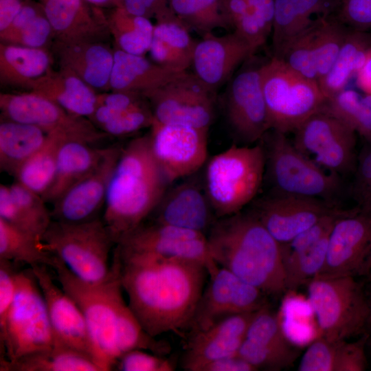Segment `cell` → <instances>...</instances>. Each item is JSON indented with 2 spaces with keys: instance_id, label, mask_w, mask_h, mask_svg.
I'll return each instance as SVG.
<instances>
[{
  "instance_id": "6da1fadb",
  "label": "cell",
  "mask_w": 371,
  "mask_h": 371,
  "mask_svg": "<svg viewBox=\"0 0 371 371\" xmlns=\"http://www.w3.org/2000/svg\"><path fill=\"white\" fill-rule=\"evenodd\" d=\"M128 305L152 337L188 330L209 273L202 263L126 251L115 246Z\"/></svg>"
},
{
  "instance_id": "7a4b0ae2",
  "label": "cell",
  "mask_w": 371,
  "mask_h": 371,
  "mask_svg": "<svg viewBox=\"0 0 371 371\" xmlns=\"http://www.w3.org/2000/svg\"><path fill=\"white\" fill-rule=\"evenodd\" d=\"M206 236L219 267L266 295L286 291L280 244L251 211L219 218Z\"/></svg>"
},
{
  "instance_id": "3957f363",
  "label": "cell",
  "mask_w": 371,
  "mask_h": 371,
  "mask_svg": "<svg viewBox=\"0 0 371 371\" xmlns=\"http://www.w3.org/2000/svg\"><path fill=\"white\" fill-rule=\"evenodd\" d=\"M168 185L149 133L122 148L108 183L102 218L115 245L153 213Z\"/></svg>"
},
{
  "instance_id": "277c9868",
  "label": "cell",
  "mask_w": 371,
  "mask_h": 371,
  "mask_svg": "<svg viewBox=\"0 0 371 371\" xmlns=\"http://www.w3.org/2000/svg\"><path fill=\"white\" fill-rule=\"evenodd\" d=\"M112 265L113 271L110 278L98 284H89L76 278L56 256L51 267L60 286L82 312L95 361L102 371L113 370L118 359L115 344L116 324L120 305L124 301L120 265L114 255Z\"/></svg>"
},
{
  "instance_id": "5b68a950",
  "label": "cell",
  "mask_w": 371,
  "mask_h": 371,
  "mask_svg": "<svg viewBox=\"0 0 371 371\" xmlns=\"http://www.w3.org/2000/svg\"><path fill=\"white\" fill-rule=\"evenodd\" d=\"M265 153L260 142L234 144L207 163L204 190L218 218L237 214L256 197L264 180Z\"/></svg>"
},
{
  "instance_id": "8992f818",
  "label": "cell",
  "mask_w": 371,
  "mask_h": 371,
  "mask_svg": "<svg viewBox=\"0 0 371 371\" xmlns=\"http://www.w3.org/2000/svg\"><path fill=\"white\" fill-rule=\"evenodd\" d=\"M271 192L315 198L339 206L342 177L324 170L300 152L286 133L269 131L260 141Z\"/></svg>"
},
{
  "instance_id": "52a82bcc",
  "label": "cell",
  "mask_w": 371,
  "mask_h": 371,
  "mask_svg": "<svg viewBox=\"0 0 371 371\" xmlns=\"http://www.w3.org/2000/svg\"><path fill=\"white\" fill-rule=\"evenodd\" d=\"M41 246L85 282L101 284L113 273L109 259L115 243L100 218L82 223L53 220L43 236Z\"/></svg>"
},
{
  "instance_id": "ba28073f",
  "label": "cell",
  "mask_w": 371,
  "mask_h": 371,
  "mask_svg": "<svg viewBox=\"0 0 371 371\" xmlns=\"http://www.w3.org/2000/svg\"><path fill=\"white\" fill-rule=\"evenodd\" d=\"M356 278L315 277L307 283L320 337L330 341L348 340L363 333L368 327L369 298Z\"/></svg>"
},
{
  "instance_id": "9c48e42d",
  "label": "cell",
  "mask_w": 371,
  "mask_h": 371,
  "mask_svg": "<svg viewBox=\"0 0 371 371\" xmlns=\"http://www.w3.org/2000/svg\"><path fill=\"white\" fill-rule=\"evenodd\" d=\"M262 89L271 130L293 133L305 120L322 110L327 98L318 83L271 57L261 68Z\"/></svg>"
},
{
  "instance_id": "30bf717a",
  "label": "cell",
  "mask_w": 371,
  "mask_h": 371,
  "mask_svg": "<svg viewBox=\"0 0 371 371\" xmlns=\"http://www.w3.org/2000/svg\"><path fill=\"white\" fill-rule=\"evenodd\" d=\"M0 340L4 351L1 358L8 361L54 345L46 302L30 267L17 273L15 297L0 328Z\"/></svg>"
},
{
  "instance_id": "8fae6325",
  "label": "cell",
  "mask_w": 371,
  "mask_h": 371,
  "mask_svg": "<svg viewBox=\"0 0 371 371\" xmlns=\"http://www.w3.org/2000/svg\"><path fill=\"white\" fill-rule=\"evenodd\" d=\"M356 132L324 109L293 132L295 148L324 170L343 177L355 171Z\"/></svg>"
},
{
  "instance_id": "7c38bea8",
  "label": "cell",
  "mask_w": 371,
  "mask_h": 371,
  "mask_svg": "<svg viewBox=\"0 0 371 371\" xmlns=\"http://www.w3.org/2000/svg\"><path fill=\"white\" fill-rule=\"evenodd\" d=\"M265 62L254 55L248 58L229 80L225 93L226 120L242 145L259 143L271 130L261 84Z\"/></svg>"
},
{
  "instance_id": "4fadbf2b",
  "label": "cell",
  "mask_w": 371,
  "mask_h": 371,
  "mask_svg": "<svg viewBox=\"0 0 371 371\" xmlns=\"http://www.w3.org/2000/svg\"><path fill=\"white\" fill-rule=\"evenodd\" d=\"M371 272V207L346 209L328 237L326 258L316 277H359Z\"/></svg>"
},
{
  "instance_id": "5bb4252c",
  "label": "cell",
  "mask_w": 371,
  "mask_h": 371,
  "mask_svg": "<svg viewBox=\"0 0 371 371\" xmlns=\"http://www.w3.org/2000/svg\"><path fill=\"white\" fill-rule=\"evenodd\" d=\"M215 93L187 70L148 93L146 98L155 122L209 130L215 115Z\"/></svg>"
},
{
  "instance_id": "9a60e30c",
  "label": "cell",
  "mask_w": 371,
  "mask_h": 371,
  "mask_svg": "<svg viewBox=\"0 0 371 371\" xmlns=\"http://www.w3.org/2000/svg\"><path fill=\"white\" fill-rule=\"evenodd\" d=\"M0 109L1 120L34 125L47 133H60L69 139L93 144L107 135L88 118L74 115L31 91L1 93Z\"/></svg>"
},
{
  "instance_id": "2e32d148",
  "label": "cell",
  "mask_w": 371,
  "mask_h": 371,
  "mask_svg": "<svg viewBox=\"0 0 371 371\" xmlns=\"http://www.w3.org/2000/svg\"><path fill=\"white\" fill-rule=\"evenodd\" d=\"M189 329L205 330L234 315L255 312L267 304L265 294L229 270L218 267L209 276Z\"/></svg>"
},
{
  "instance_id": "e0dca14e",
  "label": "cell",
  "mask_w": 371,
  "mask_h": 371,
  "mask_svg": "<svg viewBox=\"0 0 371 371\" xmlns=\"http://www.w3.org/2000/svg\"><path fill=\"white\" fill-rule=\"evenodd\" d=\"M207 133L187 125L153 122L151 149L168 184L193 175L205 164Z\"/></svg>"
},
{
  "instance_id": "ac0fdd59",
  "label": "cell",
  "mask_w": 371,
  "mask_h": 371,
  "mask_svg": "<svg viewBox=\"0 0 371 371\" xmlns=\"http://www.w3.org/2000/svg\"><path fill=\"white\" fill-rule=\"evenodd\" d=\"M254 202L251 212L280 244L343 209L318 199L273 192Z\"/></svg>"
},
{
  "instance_id": "d6986e66",
  "label": "cell",
  "mask_w": 371,
  "mask_h": 371,
  "mask_svg": "<svg viewBox=\"0 0 371 371\" xmlns=\"http://www.w3.org/2000/svg\"><path fill=\"white\" fill-rule=\"evenodd\" d=\"M115 246L126 251L196 261L205 266L209 276L219 267L211 256L206 234L155 222L142 223Z\"/></svg>"
},
{
  "instance_id": "ffe728a7",
  "label": "cell",
  "mask_w": 371,
  "mask_h": 371,
  "mask_svg": "<svg viewBox=\"0 0 371 371\" xmlns=\"http://www.w3.org/2000/svg\"><path fill=\"white\" fill-rule=\"evenodd\" d=\"M122 148L108 146L100 163L53 203L54 221L82 223L98 218L104 205L108 183Z\"/></svg>"
},
{
  "instance_id": "44dd1931",
  "label": "cell",
  "mask_w": 371,
  "mask_h": 371,
  "mask_svg": "<svg viewBox=\"0 0 371 371\" xmlns=\"http://www.w3.org/2000/svg\"><path fill=\"white\" fill-rule=\"evenodd\" d=\"M30 268L46 302L54 345L77 350L95 361L88 328L78 305L56 284L48 267L41 265Z\"/></svg>"
},
{
  "instance_id": "7402d4cb",
  "label": "cell",
  "mask_w": 371,
  "mask_h": 371,
  "mask_svg": "<svg viewBox=\"0 0 371 371\" xmlns=\"http://www.w3.org/2000/svg\"><path fill=\"white\" fill-rule=\"evenodd\" d=\"M238 355L257 370H279L291 364L298 351L267 304L256 311Z\"/></svg>"
},
{
  "instance_id": "603a6c76",
  "label": "cell",
  "mask_w": 371,
  "mask_h": 371,
  "mask_svg": "<svg viewBox=\"0 0 371 371\" xmlns=\"http://www.w3.org/2000/svg\"><path fill=\"white\" fill-rule=\"evenodd\" d=\"M255 53L251 46L234 31L222 36L209 33L196 44L191 65L192 73L216 92Z\"/></svg>"
},
{
  "instance_id": "cb8c5ba5",
  "label": "cell",
  "mask_w": 371,
  "mask_h": 371,
  "mask_svg": "<svg viewBox=\"0 0 371 371\" xmlns=\"http://www.w3.org/2000/svg\"><path fill=\"white\" fill-rule=\"evenodd\" d=\"M255 313L234 315L205 330L190 333L182 358L183 370L200 371L210 361L238 355Z\"/></svg>"
},
{
  "instance_id": "d4e9b609",
  "label": "cell",
  "mask_w": 371,
  "mask_h": 371,
  "mask_svg": "<svg viewBox=\"0 0 371 371\" xmlns=\"http://www.w3.org/2000/svg\"><path fill=\"white\" fill-rule=\"evenodd\" d=\"M54 32V41H105L111 36L106 14L85 0H39Z\"/></svg>"
},
{
  "instance_id": "484cf974",
  "label": "cell",
  "mask_w": 371,
  "mask_h": 371,
  "mask_svg": "<svg viewBox=\"0 0 371 371\" xmlns=\"http://www.w3.org/2000/svg\"><path fill=\"white\" fill-rule=\"evenodd\" d=\"M52 53L58 67L76 74L97 92L109 90L114 50L105 41H54Z\"/></svg>"
},
{
  "instance_id": "4316f807",
  "label": "cell",
  "mask_w": 371,
  "mask_h": 371,
  "mask_svg": "<svg viewBox=\"0 0 371 371\" xmlns=\"http://www.w3.org/2000/svg\"><path fill=\"white\" fill-rule=\"evenodd\" d=\"M153 213L155 223L205 234L216 222L205 190L190 182L166 190Z\"/></svg>"
},
{
  "instance_id": "83f0119b",
  "label": "cell",
  "mask_w": 371,
  "mask_h": 371,
  "mask_svg": "<svg viewBox=\"0 0 371 371\" xmlns=\"http://www.w3.org/2000/svg\"><path fill=\"white\" fill-rule=\"evenodd\" d=\"M155 19L148 51L151 60L177 72L187 71L197 43L190 35V29L170 8Z\"/></svg>"
},
{
  "instance_id": "f1b7e54d",
  "label": "cell",
  "mask_w": 371,
  "mask_h": 371,
  "mask_svg": "<svg viewBox=\"0 0 371 371\" xmlns=\"http://www.w3.org/2000/svg\"><path fill=\"white\" fill-rule=\"evenodd\" d=\"M29 91L55 102L67 111L89 119L98 102V93L72 72L53 68L35 81Z\"/></svg>"
},
{
  "instance_id": "f546056e",
  "label": "cell",
  "mask_w": 371,
  "mask_h": 371,
  "mask_svg": "<svg viewBox=\"0 0 371 371\" xmlns=\"http://www.w3.org/2000/svg\"><path fill=\"white\" fill-rule=\"evenodd\" d=\"M181 73L144 56L129 54L115 48L109 89L139 93L146 97Z\"/></svg>"
},
{
  "instance_id": "4dcf8cb0",
  "label": "cell",
  "mask_w": 371,
  "mask_h": 371,
  "mask_svg": "<svg viewBox=\"0 0 371 371\" xmlns=\"http://www.w3.org/2000/svg\"><path fill=\"white\" fill-rule=\"evenodd\" d=\"M107 147L95 148L80 140L66 139L60 146L53 182L42 196L54 203L69 188L89 174L103 158Z\"/></svg>"
},
{
  "instance_id": "1f68e13d",
  "label": "cell",
  "mask_w": 371,
  "mask_h": 371,
  "mask_svg": "<svg viewBox=\"0 0 371 371\" xmlns=\"http://www.w3.org/2000/svg\"><path fill=\"white\" fill-rule=\"evenodd\" d=\"M338 0H275L272 57H279L286 46L313 23V14H331Z\"/></svg>"
},
{
  "instance_id": "d6a6232c",
  "label": "cell",
  "mask_w": 371,
  "mask_h": 371,
  "mask_svg": "<svg viewBox=\"0 0 371 371\" xmlns=\"http://www.w3.org/2000/svg\"><path fill=\"white\" fill-rule=\"evenodd\" d=\"M54 62L49 48H30L1 42V84L30 90L35 81L52 69Z\"/></svg>"
},
{
  "instance_id": "836d02e7",
  "label": "cell",
  "mask_w": 371,
  "mask_h": 371,
  "mask_svg": "<svg viewBox=\"0 0 371 371\" xmlns=\"http://www.w3.org/2000/svg\"><path fill=\"white\" fill-rule=\"evenodd\" d=\"M370 49L371 33L349 27L332 67L318 82L327 99L346 88L364 65Z\"/></svg>"
},
{
  "instance_id": "e575fe53",
  "label": "cell",
  "mask_w": 371,
  "mask_h": 371,
  "mask_svg": "<svg viewBox=\"0 0 371 371\" xmlns=\"http://www.w3.org/2000/svg\"><path fill=\"white\" fill-rule=\"evenodd\" d=\"M47 135L38 126L1 120V170L14 176L17 169L44 144Z\"/></svg>"
},
{
  "instance_id": "d590c367",
  "label": "cell",
  "mask_w": 371,
  "mask_h": 371,
  "mask_svg": "<svg viewBox=\"0 0 371 371\" xmlns=\"http://www.w3.org/2000/svg\"><path fill=\"white\" fill-rule=\"evenodd\" d=\"M1 371H102L89 355L60 345L34 352L16 361L1 358Z\"/></svg>"
},
{
  "instance_id": "8d00e7d4",
  "label": "cell",
  "mask_w": 371,
  "mask_h": 371,
  "mask_svg": "<svg viewBox=\"0 0 371 371\" xmlns=\"http://www.w3.org/2000/svg\"><path fill=\"white\" fill-rule=\"evenodd\" d=\"M54 32L42 5L35 1L27 2L10 25L0 32L1 43L30 48H49Z\"/></svg>"
},
{
  "instance_id": "74e56055",
  "label": "cell",
  "mask_w": 371,
  "mask_h": 371,
  "mask_svg": "<svg viewBox=\"0 0 371 371\" xmlns=\"http://www.w3.org/2000/svg\"><path fill=\"white\" fill-rule=\"evenodd\" d=\"M106 16L116 48L135 55L148 52L154 31L150 19L131 14L124 7L113 8Z\"/></svg>"
},
{
  "instance_id": "f35d334b",
  "label": "cell",
  "mask_w": 371,
  "mask_h": 371,
  "mask_svg": "<svg viewBox=\"0 0 371 371\" xmlns=\"http://www.w3.org/2000/svg\"><path fill=\"white\" fill-rule=\"evenodd\" d=\"M66 139H69L60 133H48L44 144L17 169L16 181L43 196L53 182L58 153Z\"/></svg>"
},
{
  "instance_id": "ab89813d",
  "label": "cell",
  "mask_w": 371,
  "mask_h": 371,
  "mask_svg": "<svg viewBox=\"0 0 371 371\" xmlns=\"http://www.w3.org/2000/svg\"><path fill=\"white\" fill-rule=\"evenodd\" d=\"M170 10L202 36L218 28L232 30L225 0H168Z\"/></svg>"
},
{
  "instance_id": "60d3db41",
  "label": "cell",
  "mask_w": 371,
  "mask_h": 371,
  "mask_svg": "<svg viewBox=\"0 0 371 371\" xmlns=\"http://www.w3.org/2000/svg\"><path fill=\"white\" fill-rule=\"evenodd\" d=\"M54 258L43 249L41 241L0 218V259L51 268Z\"/></svg>"
},
{
  "instance_id": "b9f144b4",
  "label": "cell",
  "mask_w": 371,
  "mask_h": 371,
  "mask_svg": "<svg viewBox=\"0 0 371 371\" xmlns=\"http://www.w3.org/2000/svg\"><path fill=\"white\" fill-rule=\"evenodd\" d=\"M324 109L371 141V94L345 88L328 98Z\"/></svg>"
},
{
  "instance_id": "7bdbcfd3",
  "label": "cell",
  "mask_w": 371,
  "mask_h": 371,
  "mask_svg": "<svg viewBox=\"0 0 371 371\" xmlns=\"http://www.w3.org/2000/svg\"><path fill=\"white\" fill-rule=\"evenodd\" d=\"M354 350L347 340L330 341L319 337L302 357L299 371H349Z\"/></svg>"
},
{
  "instance_id": "ee69618b",
  "label": "cell",
  "mask_w": 371,
  "mask_h": 371,
  "mask_svg": "<svg viewBox=\"0 0 371 371\" xmlns=\"http://www.w3.org/2000/svg\"><path fill=\"white\" fill-rule=\"evenodd\" d=\"M317 21L315 56L319 82L332 67L349 27L332 14L319 16Z\"/></svg>"
},
{
  "instance_id": "f6af8a7d",
  "label": "cell",
  "mask_w": 371,
  "mask_h": 371,
  "mask_svg": "<svg viewBox=\"0 0 371 371\" xmlns=\"http://www.w3.org/2000/svg\"><path fill=\"white\" fill-rule=\"evenodd\" d=\"M317 19L296 36L284 49L279 57L289 67L302 76L318 83L315 56Z\"/></svg>"
},
{
  "instance_id": "bcb514c9",
  "label": "cell",
  "mask_w": 371,
  "mask_h": 371,
  "mask_svg": "<svg viewBox=\"0 0 371 371\" xmlns=\"http://www.w3.org/2000/svg\"><path fill=\"white\" fill-rule=\"evenodd\" d=\"M329 234L284 266L286 291L307 284L319 273L326 258Z\"/></svg>"
},
{
  "instance_id": "7dc6e473",
  "label": "cell",
  "mask_w": 371,
  "mask_h": 371,
  "mask_svg": "<svg viewBox=\"0 0 371 371\" xmlns=\"http://www.w3.org/2000/svg\"><path fill=\"white\" fill-rule=\"evenodd\" d=\"M12 196L29 223L34 236L42 241L43 236L53 221L51 212L41 195L18 181L9 185Z\"/></svg>"
},
{
  "instance_id": "c3c4849f",
  "label": "cell",
  "mask_w": 371,
  "mask_h": 371,
  "mask_svg": "<svg viewBox=\"0 0 371 371\" xmlns=\"http://www.w3.org/2000/svg\"><path fill=\"white\" fill-rule=\"evenodd\" d=\"M147 100L143 94L136 92L111 91L100 93L98 105L89 120L100 129L117 115Z\"/></svg>"
},
{
  "instance_id": "681fc988",
  "label": "cell",
  "mask_w": 371,
  "mask_h": 371,
  "mask_svg": "<svg viewBox=\"0 0 371 371\" xmlns=\"http://www.w3.org/2000/svg\"><path fill=\"white\" fill-rule=\"evenodd\" d=\"M153 122L154 116L148 100L117 115L100 129L107 135L124 137L150 128Z\"/></svg>"
},
{
  "instance_id": "f907efd6",
  "label": "cell",
  "mask_w": 371,
  "mask_h": 371,
  "mask_svg": "<svg viewBox=\"0 0 371 371\" xmlns=\"http://www.w3.org/2000/svg\"><path fill=\"white\" fill-rule=\"evenodd\" d=\"M114 368L120 371H173L175 366L173 361L162 355L134 349L122 355Z\"/></svg>"
},
{
  "instance_id": "816d5d0a",
  "label": "cell",
  "mask_w": 371,
  "mask_h": 371,
  "mask_svg": "<svg viewBox=\"0 0 371 371\" xmlns=\"http://www.w3.org/2000/svg\"><path fill=\"white\" fill-rule=\"evenodd\" d=\"M335 11L333 16L348 27L371 29V0H338Z\"/></svg>"
},
{
  "instance_id": "f5cc1de1",
  "label": "cell",
  "mask_w": 371,
  "mask_h": 371,
  "mask_svg": "<svg viewBox=\"0 0 371 371\" xmlns=\"http://www.w3.org/2000/svg\"><path fill=\"white\" fill-rule=\"evenodd\" d=\"M352 187L353 196L359 205L371 207V141H367L357 157Z\"/></svg>"
},
{
  "instance_id": "db71d44e",
  "label": "cell",
  "mask_w": 371,
  "mask_h": 371,
  "mask_svg": "<svg viewBox=\"0 0 371 371\" xmlns=\"http://www.w3.org/2000/svg\"><path fill=\"white\" fill-rule=\"evenodd\" d=\"M14 262L0 259V328L6 320L16 290L17 271Z\"/></svg>"
},
{
  "instance_id": "11a10c76",
  "label": "cell",
  "mask_w": 371,
  "mask_h": 371,
  "mask_svg": "<svg viewBox=\"0 0 371 371\" xmlns=\"http://www.w3.org/2000/svg\"><path fill=\"white\" fill-rule=\"evenodd\" d=\"M250 12L258 24L264 38L267 40L271 35L275 0H247Z\"/></svg>"
},
{
  "instance_id": "9f6ffc18",
  "label": "cell",
  "mask_w": 371,
  "mask_h": 371,
  "mask_svg": "<svg viewBox=\"0 0 371 371\" xmlns=\"http://www.w3.org/2000/svg\"><path fill=\"white\" fill-rule=\"evenodd\" d=\"M123 7L131 14L150 19L169 8L168 0H123Z\"/></svg>"
},
{
  "instance_id": "6f0895ef",
  "label": "cell",
  "mask_w": 371,
  "mask_h": 371,
  "mask_svg": "<svg viewBox=\"0 0 371 371\" xmlns=\"http://www.w3.org/2000/svg\"><path fill=\"white\" fill-rule=\"evenodd\" d=\"M252 365L240 357L234 355L222 357L210 361L203 366L200 371H256Z\"/></svg>"
},
{
  "instance_id": "680465c9",
  "label": "cell",
  "mask_w": 371,
  "mask_h": 371,
  "mask_svg": "<svg viewBox=\"0 0 371 371\" xmlns=\"http://www.w3.org/2000/svg\"><path fill=\"white\" fill-rule=\"evenodd\" d=\"M30 0H0V32L4 30Z\"/></svg>"
},
{
  "instance_id": "91938a15",
  "label": "cell",
  "mask_w": 371,
  "mask_h": 371,
  "mask_svg": "<svg viewBox=\"0 0 371 371\" xmlns=\"http://www.w3.org/2000/svg\"><path fill=\"white\" fill-rule=\"evenodd\" d=\"M356 79L358 87L363 93L371 94V49L364 65L356 74Z\"/></svg>"
},
{
  "instance_id": "94428289",
  "label": "cell",
  "mask_w": 371,
  "mask_h": 371,
  "mask_svg": "<svg viewBox=\"0 0 371 371\" xmlns=\"http://www.w3.org/2000/svg\"><path fill=\"white\" fill-rule=\"evenodd\" d=\"M88 3L101 8L104 6L115 8L123 7V0H85Z\"/></svg>"
},
{
  "instance_id": "6125c7cd",
  "label": "cell",
  "mask_w": 371,
  "mask_h": 371,
  "mask_svg": "<svg viewBox=\"0 0 371 371\" xmlns=\"http://www.w3.org/2000/svg\"><path fill=\"white\" fill-rule=\"evenodd\" d=\"M368 298H369V304H370V317H369L368 326L371 327V297Z\"/></svg>"
},
{
  "instance_id": "be15d7a7",
  "label": "cell",
  "mask_w": 371,
  "mask_h": 371,
  "mask_svg": "<svg viewBox=\"0 0 371 371\" xmlns=\"http://www.w3.org/2000/svg\"><path fill=\"white\" fill-rule=\"evenodd\" d=\"M369 276H371V272H370V275H369Z\"/></svg>"
}]
</instances>
